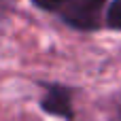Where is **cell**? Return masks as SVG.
Here are the masks:
<instances>
[{
    "label": "cell",
    "instance_id": "277c9868",
    "mask_svg": "<svg viewBox=\"0 0 121 121\" xmlns=\"http://www.w3.org/2000/svg\"><path fill=\"white\" fill-rule=\"evenodd\" d=\"M68 2H72V0H32V4L36 6V9H40V11H62Z\"/></svg>",
    "mask_w": 121,
    "mask_h": 121
},
{
    "label": "cell",
    "instance_id": "7a4b0ae2",
    "mask_svg": "<svg viewBox=\"0 0 121 121\" xmlns=\"http://www.w3.org/2000/svg\"><path fill=\"white\" fill-rule=\"evenodd\" d=\"M40 108L47 115L60 117V119L72 121L74 119V108H72V89L64 87V85H49L43 100H40Z\"/></svg>",
    "mask_w": 121,
    "mask_h": 121
},
{
    "label": "cell",
    "instance_id": "6da1fadb",
    "mask_svg": "<svg viewBox=\"0 0 121 121\" xmlns=\"http://www.w3.org/2000/svg\"><path fill=\"white\" fill-rule=\"evenodd\" d=\"M104 6L106 0H72L60 11V17L74 30H98Z\"/></svg>",
    "mask_w": 121,
    "mask_h": 121
},
{
    "label": "cell",
    "instance_id": "3957f363",
    "mask_svg": "<svg viewBox=\"0 0 121 121\" xmlns=\"http://www.w3.org/2000/svg\"><path fill=\"white\" fill-rule=\"evenodd\" d=\"M104 23L111 30H121V0H111L104 13Z\"/></svg>",
    "mask_w": 121,
    "mask_h": 121
},
{
    "label": "cell",
    "instance_id": "5b68a950",
    "mask_svg": "<svg viewBox=\"0 0 121 121\" xmlns=\"http://www.w3.org/2000/svg\"><path fill=\"white\" fill-rule=\"evenodd\" d=\"M0 2H6V0H0Z\"/></svg>",
    "mask_w": 121,
    "mask_h": 121
}]
</instances>
